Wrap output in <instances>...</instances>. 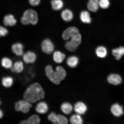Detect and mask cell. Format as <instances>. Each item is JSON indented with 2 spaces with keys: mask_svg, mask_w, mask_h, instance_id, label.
<instances>
[{
  "mask_svg": "<svg viewBox=\"0 0 124 124\" xmlns=\"http://www.w3.org/2000/svg\"><path fill=\"white\" fill-rule=\"evenodd\" d=\"M45 93L41 85L38 83L32 84L23 94V98L31 103H34L44 98Z\"/></svg>",
  "mask_w": 124,
  "mask_h": 124,
  "instance_id": "1",
  "label": "cell"
},
{
  "mask_svg": "<svg viewBox=\"0 0 124 124\" xmlns=\"http://www.w3.org/2000/svg\"><path fill=\"white\" fill-rule=\"evenodd\" d=\"M62 38L65 40L70 39L69 41L74 47L77 48L82 41V36L78 29L75 27H70L66 29L62 34Z\"/></svg>",
  "mask_w": 124,
  "mask_h": 124,
  "instance_id": "2",
  "label": "cell"
},
{
  "mask_svg": "<svg viewBox=\"0 0 124 124\" xmlns=\"http://www.w3.org/2000/svg\"><path fill=\"white\" fill-rule=\"evenodd\" d=\"M38 21V13L35 10L32 9H28L25 11L21 18V22L24 25L30 24L35 25Z\"/></svg>",
  "mask_w": 124,
  "mask_h": 124,
  "instance_id": "3",
  "label": "cell"
},
{
  "mask_svg": "<svg viewBox=\"0 0 124 124\" xmlns=\"http://www.w3.org/2000/svg\"><path fill=\"white\" fill-rule=\"evenodd\" d=\"M46 76L50 81L55 84H59L62 80L58 71H54L52 67L48 65L45 68Z\"/></svg>",
  "mask_w": 124,
  "mask_h": 124,
  "instance_id": "4",
  "label": "cell"
},
{
  "mask_svg": "<svg viewBox=\"0 0 124 124\" xmlns=\"http://www.w3.org/2000/svg\"><path fill=\"white\" fill-rule=\"evenodd\" d=\"M32 105L30 102L25 100H20L15 103V109L17 111L26 114L29 112Z\"/></svg>",
  "mask_w": 124,
  "mask_h": 124,
  "instance_id": "5",
  "label": "cell"
},
{
  "mask_svg": "<svg viewBox=\"0 0 124 124\" xmlns=\"http://www.w3.org/2000/svg\"><path fill=\"white\" fill-rule=\"evenodd\" d=\"M41 47L43 52L48 54L52 53L55 48L53 43L49 39L43 40L41 43Z\"/></svg>",
  "mask_w": 124,
  "mask_h": 124,
  "instance_id": "6",
  "label": "cell"
},
{
  "mask_svg": "<svg viewBox=\"0 0 124 124\" xmlns=\"http://www.w3.org/2000/svg\"><path fill=\"white\" fill-rule=\"evenodd\" d=\"M36 59V54L32 51H28L23 55V61L27 64L34 63Z\"/></svg>",
  "mask_w": 124,
  "mask_h": 124,
  "instance_id": "7",
  "label": "cell"
},
{
  "mask_svg": "<svg viewBox=\"0 0 124 124\" xmlns=\"http://www.w3.org/2000/svg\"><path fill=\"white\" fill-rule=\"evenodd\" d=\"M11 48L12 52L18 56H21L24 54V46L22 43H15L12 45Z\"/></svg>",
  "mask_w": 124,
  "mask_h": 124,
  "instance_id": "8",
  "label": "cell"
},
{
  "mask_svg": "<svg viewBox=\"0 0 124 124\" xmlns=\"http://www.w3.org/2000/svg\"><path fill=\"white\" fill-rule=\"evenodd\" d=\"M4 24L6 26L12 27L15 25L17 20L14 16L12 14H8L5 16L3 19Z\"/></svg>",
  "mask_w": 124,
  "mask_h": 124,
  "instance_id": "9",
  "label": "cell"
},
{
  "mask_svg": "<svg viewBox=\"0 0 124 124\" xmlns=\"http://www.w3.org/2000/svg\"><path fill=\"white\" fill-rule=\"evenodd\" d=\"M108 83L114 85H117L122 83V79L120 75L117 74H111L108 78Z\"/></svg>",
  "mask_w": 124,
  "mask_h": 124,
  "instance_id": "10",
  "label": "cell"
},
{
  "mask_svg": "<svg viewBox=\"0 0 124 124\" xmlns=\"http://www.w3.org/2000/svg\"><path fill=\"white\" fill-rule=\"evenodd\" d=\"M40 119L38 115L34 114L31 116L27 120H23L20 122L21 124H39L40 122Z\"/></svg>",
  "mask_w": 124,
  "mask_h": 124,
  "instance_id": "11",
  "label": "cell"
},
{
  "mask_svg": "<svg viewBox=\"0 0 124 124\" xmlns=\"http://www.w3.org/2000/svg\"><path fill=\"white\" fill-rule=\"evenodd\" d=\"M37 112L41 114H44L47 113L48 110V107L46 102L41 101L37 104L35 108Z\"/></svg>",
  "mask_w": 124,
  "mask_h": 124,
  "instance_id": "12",
  "label": "cell"
},
{
  "mask_svg": "<svg viewBox=\"0 0 124 124\" xmlns=\"http://www.w3.org/2000/svg\"><path fill=\"white\" fill-rule=\"evenodd\" d=\"M111 111L113 115L117 117L122 116L124 113L123 107L118 103L114 104L112 105Z\"/></svg>",
  "mask_w": 124,
  "mask_h": 124,
  "instance_id": "13",
  "label": "cell"
},
{
  "mask_svg": "<svg viewBox=\"0 0 124 124\" xmlns=\"http://www.w3.org/2000/svg\"><path fill=\"white\" fill-rule=\"evenodd\" d=\"M74 111L78 114H83L87 110V107L86 105L83 102H78L74 105Z\"/></svg>",
  "mask_w": 124,
  "mask_h": 124,
  "instance_id": "14",
  "label": "cell"
},
{
  "mask_svg": "<svg viewBox=\"0 0 124 124\" xmlns=\"http://www.w3.org/2000/svg\"><path fill=\"white\" fill-rule=\"evenodd\" d=\"M61 16L63 21L69 22L73 19L74 15L72 11L70 9H66L62 11Z\"/></svg>",
  "mask_w": 124,
  "mask_h": 124,
  "instance_id": "15",
  "label": "cell"
},
{
  "mask_svg": "<svg viewBox=\"0 0 124 124\" xmlns=\"http://www.w3.org/2000/svg\"><path fill=\"white\" fill-rule=\"evenodd\" d=\"M99 0H89L87 4V8L90 11L93 12H97L100 7Z\"/></svg>",
  "mask_w": 124,
  "mask_h": 124,
  "instance_id": "16",
  "label": "cell"
},
{
  "mask_svg": "<svg viewBox=\"0 0 124 124\" xmlns=\"http://www.w3.org/2000/svg\"><path fill=\"white\" fill-rule=\"evenodd\" d=\"M80 20L83 23L90 24L92 22L90 15L87 11L83 10L80 12Z\"/></svg>",
  "mask_w": 124,
  "mask_h": 124,
  "instance_id": "17",
  "label": "cell"
},
{
  "mask_svg": "<svg viewBox=\"0 0 124 124\" xmlns=\"http://www.w3.org/2000/svg\"><path fill=\"white\" fill-rule=\"evenodd\" d=\"M24 69V66L23 62L21 61H18L15 62L11 69L12 72L20 73L22 72Z\"/></svg>",
  "mask_w": 124,
  "mask_h": 124,
  "instance_id": "18",
  "label": "cell"
},
{
  "mask_svg": "<svg viewBox=\"0 0 124 124\" xmlns=\"http://www.w3.org/2000/svg\"><path fill=\"white\" fill-rule=\"evenodd\" d=\"M66 55L60 51H57L54 52L53 55L54 61L57 63H61L64 60Z\"/></svg>",
  "mask_w": 124,
  "mask_h": 124,
  "instance_id": "19",
  "label": "cell"
},
{
  "mask_svg": "<svg viewBox=\"0 0 124 124\" xmlns=\"http://www.w3.org/2000/svg\"><path fill=\"white\" fill-rule=\"evenodd\" d=\"M96 55L99 58H104L107 55L108 50L105 46H100L96 48L95 51Z\"/></svg>",
  "mask_w": 124,
  "mask_h": 124,
  "instance_id": "20",
  "label": "cell"
},
{
  "mask_svg": "<svg viewBox=\"0 0 124 124\" xmlns=\"http://www.w3.org/2000/svg\"><path fill=\"white\" fill-rule=\"evenodd\" d=\"M112 53L116 60H120L124 55V46H120L118 48L113 49Z\"/></svg>",
  "mask_w": 124,
  "mask_h": 124,
  "instance_id": "21",
  "label": "cell"
},
{
  "mask_svg": "<svg viewBox=\"0 0 124 124\" xmlns=\"http://www.w3.org/2000/svg\"><path fill=\"white\" fill-rule=\"evenodd\" d=\"M78 62L79 59L75 56H72L69 57L66 61V63L68 66L73 68L76 67Z\"/></svg>",
  "mask_w": 124,
  "mask_h": 124,
  "instance_id": "22",
  "label": "cell"
},
{
  "mask_svg": "<svg viewBox=\"0 0 124 124\" xmlns=\"http://www.w3.org/2000/svg\"><path fill=\"white\" fill-rule=\"evenodd\" d=\"M51 4L52 9L55 11L61 10L64 5L62 0H52L51 1Z\"/></svg>",
  "mask_w": 124,
  "mask_h": 124,
  "instance_id": "23",
  "label": "cell"
},
{
  "mask_svg": "<svg viewBox=\"0 0 124 124\" xmlns=\"http://www.w3.org/2000/svg\"><path fill=\"white\" fill-rule=\"evenodd\" d=\"M62 112L66 114H69L72 112L73 107L72 105L68 102L63 103L61 106Z\"/></svg>",
  "mask_w": 124,
  "mask_h": 124,
  "instance_id": "24",
  "label": "cell"
},
{
  "mask_svg": "<svg viewBox=\"0 0 124 124\" xmlns=\"http://www.w3.org/2000/svg\"><path fill=\"white\" fill-rule=\"evenodd\" d=\"M1 64L3 67L7 69H11L13 66L12 60L6 57H4L1 59Z\"/></svg>",
  "mask_w": 124,
  "mask_h": 124,
  "instance_id": "25",
  "label": "cell"
},
{
  "mask_svg": "<svg viewBox=\"0 0 124 124\" xmlns=\"http://www.w3.org/2000/svg\"><path fill=\"white\" fill-rule=\"evenodd\" d=\"M13 79L11 77L8 76L2 78L1 83L3 86L6 88H9L13 85Z\"/></svg>",
  "mask_w": 124,
  "mask_h": 124,
  "instance_id": "26",
  "label": "cell"
},
{
  "mask_svg": "<svg viewBox=\"0 0 124 124\" xmlns=\"http://www.w3.org/2000/svg\"><path fill=\"white\" fill-rule=\"evenodd\" d=\"M70 121L72 124H81L83 123V119L78 114L73 115L71 116Z\"/></svg>",
  "mask_w": 124,
  "mask_h": 124,
  "instance_id": "27",
  "label": "cell"
},
{
  "mask_svg": "<svg viewBox=\"0 0 124 124\" xmlns=\"http://www.w3.org/2000/svg\"><path fill=\"white\" fill-rule=\"evenodd\" d=\"M99 4L102 8L106 9L109 7L110 1L109 0H99Z\"/></svg>",
  "mask_w": 124,
  "mask_h": 124,
  "instance_id": "28",
  "label": "cell"
},
{
  "mask_svg": "<svg viewBox=\"0 0 124 124\" xmlns=\"http://www.w3.org/2000/svg\"><path fill=\"white\" fill-rule=\"evenodd\" d=\"M47 118L49 121L54 124H58L57 115L54 112H51L48 116Z\"/></svg>",
  "mask_w": 124,
  "mask_h": 124,
  "instance_id": "29",
  "label": "cell"
},
{
  "mask_svg": "<svg viewBox=\"0 0 124 124\" xmlns=\"http://www.w3.org/2000/svg\"><path fill=\"white\" fill-rule=\"evenodd\" d=\"M57 121L58 124H66L68 122L67 119L61 115H57Z\"/></svg>",
  "mask_w": 124,
  "mask_h": 124,
  "instance_id": "30",
  "label": "cell"
},
{
  "mask_svg": "<svg viewBox=\"0 0 124 124\" xmlns=\"http://www.w3.org/2000/svg\"><path fill=\"white\" fill-rule=\"evenodd\" d=\"M65 46L67 49L68 51H70V52H74L77 49L76 48L74 47L71 44L69 41L66 42L65 44Z\"/></svg>",
  "mask_w": 124,
  "mask_h": 124,
  "instance_id": "31",
  "label": "cell"
},
{
  "mask_svg": "<svg viewBox=\"0 0 124 124\" xmlns=\"http://www.w3.org/2000/svg\"><path fill=\"white\" fill-rule=\"evenodd\" d=\"M8 29L3 26H1L0 28V35L1 37H5L8 33Z\"/></svg>",
  "mask_w": 124,
  "mask_h": 124,
  "instance_id": "32",
  "label": "cell"
},
{
  "mask_svg": "<svg viewBox=\"0 0 124 124\" xmlns=\"http://www.w3.org/2000/svg\"><path fill=\"white\" fill-rule=\"evenodd\" d=\"M29 3L33 6H37L39 4L40 0H29Z\"/></svg>",
  "mask_w": 124,
  "mask_h": 124,
  "instance_id": "33",
  "label": "cell"
},
{
  "mask_svg": "<svg viewBox=\"0 0 124 124\" xmlns=\"http://www.w3.org/2000/svg\"><path fill=\"white\" fill-rule=\"evenodd\" d=\"M3 113L2 110L0 109V119L2 118L3 117Z\"/></svg>",
  "mask_w": 124,
  "mask_h": 124,
  "instance_id": "34",
  "label": "cell"
}]
</instances>
